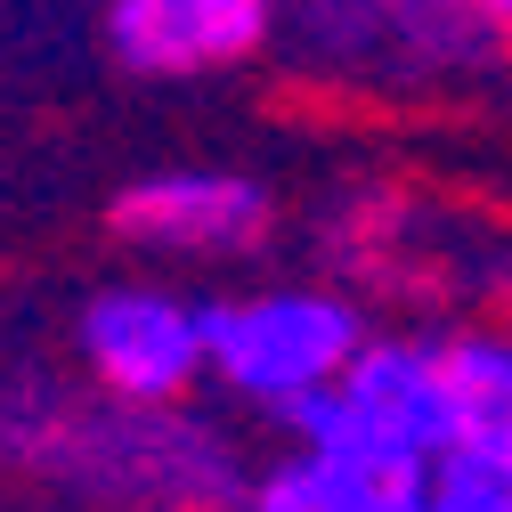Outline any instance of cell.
Instances as JSON below:
<instances>
[{"label": "cell", "instance_id": "6da1fadb", "mask_svg": "<svg viewBox=\"0 0 512 512\" xmlns=\"http://www.w3.org/2000/svg\"><path fill=\"white\" fill-rule=\"evenodd\" d=\"M0 472L82 512H236L252 464L187 407H82L41 374H0Z\"/></svg>", "mask_w": 512, "mask_h": 512}, {"label": "cell", "instance_id": "7a4b0ae2", "mask_svg": "<svg viewBox=\"0 0 512 512\" xmlns=\"http://www.w3.org/2000/svg\"><path fill=\"white\" fill-rule=\"evenodd\" d=\"M293 447H317L350 472L431 480L456 456V382H447V334L431 326H374L350 366L293 415Z\"/></svg>", "mask_w": 512, "mask_h": 512}, {"label": "cell", "instance_id": "3957f363", "mask_svg": "<svg viewBox=\"0 0 512 512\" xmlns=\"http://www.w3.org/2000/svg\"><path fill=\"white\" fill-rule=\"evenodd\" d=\"M366 334V309L317 277L204 301V391H220L236 415L293 431V415L350 366Z\"/></svg>", "mask_w": 512, "mask_h": 512}, {"label": "cell", "instance_id": "277c9868", "mask_svg": "<svg viewBox=\"0 0 512 512\" xmlns=\"http://www.w3.org/2000/svg\"><path fill=\"white\" fill-rule=\"evenodd\" d=\"M74 366L98 399L187 407L204 391V301L163 277H114L74 309Z\"/></svg>", "mask_w": 512, "mask_h": 512}, {"label": "cell", "instance_id": "5b68a950", "mask_svg": "<svg viewBox=\"0 0 512 512\" xmlns=\"http://www.w3.org/2000/svg\"><path fill=\"white\" fill-rule=\"evenodd\" d=\"M106 228L147 261H244V252L269 244L277 196L252 171L171 163V171H147L122 187L106 204Z\"/></svg>", "mask_w": 512, "mask_h": 512}, {"label": "cell", "instance_id": "8992f818", "mask_svg": "<svg viewBox=\"0 0 512 512\" xmlns=\"http://www.w3.org/2000/svg\"><path fill=\"white\" fill-rule=\"evenodd\" d=\"M277 33V0H106L114 66L147 82H196L261 57Z\"/></svg>", "mask_w": 512, "mask_h": 512}, {"label": "cell", "instance_id": "52a82bcc", "mask_svg": "<svg viewBox=\"0 0 512 512\" xmlns=\"http://www.w3.org/2000/svg\"><path fill=\"white\" fill-rule=\"evenodd\" d=\"M236 512H423L415 480H382V472H350L317 447H285L244 480Z\"/></svg>", "mask_w": 512, "mask_h": 512}, {"label": "cell", "instance_id": "ba28073f", "mask_svg": "<svg viewBox=\"0 0 512 512\" xmlns=\"http://www.w3.org/2000/svg\"><path fill=\"white\" fill-rule=\"evenodd\" d=\"M447 382H456V447L512 456V326H456Z\"/></svg>", "mask_w": 512, "mask_h": 512}, {"label": "cell", "instance_id": "9c48e42d", "mask_svg": "<svg viewBox=\"0 0 512 512\" xmlns=\"http://www.w3.org/2000/svg\"><path fill=\"white\" fill-rule=\"evenodd\" d=\"M423 512H512V456H472V447H456V456L423 480Z\"/></svg>", "mask_w": 512, "mask_h": 512}, {"label": "cell", "instance_id": "30bf717a", "mask_svg": "<svg viewBox=\"0 0 512 512\" xmlns=\"http://www.w3.org/2000/svg\"><path fill=\"white\" fill-rule=\"evenodd\" d=\"M464 9H472V17H480L496 41H512V0H464Z\"/></svg>", "mask_w": 512, "mask_h": 512}]
</instances>
